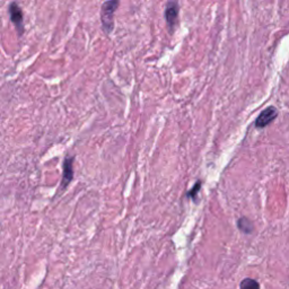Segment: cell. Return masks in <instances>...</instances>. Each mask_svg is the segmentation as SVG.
I'll list each match as a JSON object with an SVG mask.
<instances>
[{"mask_svg":"<svg viewBox=\"0 0 289 289\" xmlns=\"http://www.w3.org/2000/svg\"><path fill=\"white\" fill-rule=\"evenodd\" d=\"M237 227L241 232L245 234H251L253 232V224L250 219H247L246 217H242L237 220Z\"/></svg>","mask_w":289,"mask_h":289,"instance_id":"6","label":"cell"},{"mask_svg":"<svg viewBox=\"0 0 289 289\" xmlns=\"http://www.w3.org/2000/svg\"><path fill=\"white\" fill-rule=\"evenodd\" d=\"M178 12H180V5L176 2H169L165 7V20H166V24L171 32H173L177 23Z\"/></svg>","mask_w":289,"mask_h":289,"instance_id":"2","label":"cell"},{"mask_svg":"<svg viewBox=\"0 0 289 289\" xmlns=\"http://www.w3.org/2000/svg\"><path fill=\"white\" fill-rule=\"evenodd\" d=\"M240 289H260V283L252 278H246L240 283Z\"/></svg>","mask_w":289,"mask_h":289,"instance_id":"7","label":"cell"},{"mask_svg":"<svg viewBox=\"0 0 289 289\" xmlns=\"http://www.w3.org/2000/svg\"><path fill=\"white\" fill-rule=\"evenodd\" d=\"M72 157H67L63 163V176H62V187H66L69 184L73 177V167H72Z\"/></svg>","mask_w":289,"mask_h":289,"instance_id":"5","label":"cell"},{"mask_svg":"<svg viewBox=\"0 0 289 289\" xmlns=\"http://www.w3.org/2000/svg\"><path fill=\"white\" fill-rule=\"evenodd\" d=\"M201 185H203V183H201L200 181L197 182L196 184H195V186L192 187V189L190 190L189 194H187V197H191L192 199L196 200V199H197V195L199 194V191H200V187H201Z\"/></svg>","mask_w":289,"mask_h":289,"instance_id":"8","label":"cell"},{"mask_svg":"<svg viewBox=\"0 0 289 289\" xmlns=\"http://www.w3.org/2000/svg\"><path fill=\"white\" fill-rule=\"evenodd\" d=\"M9 15H11L12 22L15 24L17 31L20 32V34H22L23 32V13L21 11V7L18 6L16 3H12L11 6H9Z\"/></svg>","mask_w":289,"mask_h":289,"instance_id":"4","label":"cell"},{"mask_svg":"<svg viewBox=\"0 0 289 289\" xmlns=\"http://www.w3.org/2000/svg\"><path fill=\"white\" fill-rule=\"evenodd\" d=\"M278 117V110L274 107H269L264 109L262 112L259 114L258 119L255 121V127L259 129H263L267 126H269L272 121L276 120Z\"/></svg>","mask_w":289,"mask_h":289,"instance_id":"3","label":"cell"},{"mask_svg":"<svg viewBox=\"0 0 289 289\" xmlns=\"http://www.w3.org/2000/svg\"><path fill=\"white\" fill-rule=\"evenodd\" d=\"M119 6V2H107L103 4L101 9V21H102L103 30L107 34H110L114 26V13Z\"/></svg>","mask_w":289,"mask_h":289,"instance_id":"1","label":"cell"}]
</instances>
